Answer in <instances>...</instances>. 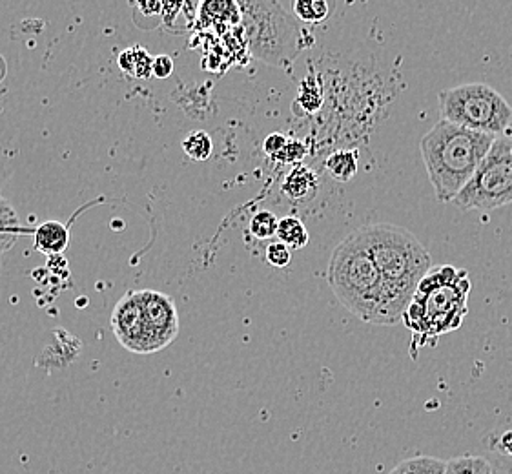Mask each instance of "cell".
Returning <instances> with one entry per match:
<instances>
[{"label": "cell", "mask_w": 512, "mask_h": 474, "mask_svg": "<svg viewBox=\"0 0 512 474\" xmlns=\"http://www.w3.org/2000/svg\"><path fill=\"white\" fill-rule=\"evenodd\" d=\"M356 232L383 276L381 325H396L403 320L421 279L431 270V254L407 228L390 223L365 225Z\"/></svg>", "instance_id": "cell-1"}, {"label": "cell", "mask_w": 512, "mask_h": 474, "mask_svg": "<svg viewBox=\"0 0 512 474\" xmlns=\"http://www.w3.org/2000/svg\"><path fill=\"white\" fill-rule=\"evenodd\" d=\"M471 290V276L465 268L431 267L401 320L412 336V352L432 347L445 334L460 329L469 314Z\"/></svg>", "instance_id": "cell-2"}, {"label": "cell", "mask_w": 512, "mask_h": 474, "mask_svg": "<svg viewBox=\"0 0 512 474\" xmlns=\"http://www.w3.org/2000/svg\"><path fill=\"white\" fill-rule=\"evenodd\" d=\"M494 139L496 135L474 132L443 119L423 135L421 157L438 201H454L482 165Z\"/></svg>", "instance_id": "cell-3"}, {"label": "cell", "mask_w": 512, "mask_h": 474, "mask_svg": "<svg viewBox=\"0 0 512 474\" xmlns=\"http://www.w3.org/2000/svg\"><path fill=\"white\" fill-rule=\"evenodd\" d=\"M327 278L334 296L350 314L365 323L381 325L383 276L356 230L332 252Z\"/></svg>", "instance_id": "cell-4"}, {"label": "cell", "mask_w": 512, "mask_h": 474, "mask_svg": "<svg viewBox=\"0 0 512 474\" xmlns=\"http://www.w3.org/2000/svg\"><path fill=\"white\" fill-rule=\"evenodd\" d=\"M250 53L277 68L288 66L301 50V28L277 0H236Z\"/></svg>", "instance_id": "cell-5"}, {"label": "cell", "mask_w": 512, "mask_h": 474, "mask_svg": "<svg viewBox=\"0 0 512 474\" xmlns=\"http://www.w3.org/2000/svg\"><path fill=\"white\" fill-rule=\"evenodd\" d=\"M440 117L474 132L503 135L512 124V106L485 83L461 84L438 95Z\"/></svg>", "instance_id": "cell-6"}, {"label": "cell", "mask_w": 512, "mask_h": 474, "mask_svg": "<svg viewBox=\"0 0 512 474\" xmlns=\"http://www.w3.org/2000/svg\"><path fill=\"white\" fill-rule=\"evenodd\" d=\"M456 207L491 212L512 203V137L496 135L471 181L452 201Z\"/></svg>", "instance_id": "cell-7"}, {"label": "cell", "mask_w": 512, "mask_h": 474, "mask_svg": "<svg viewBox=\"0 0 512 474\" xmlns=\"http://www.w3.org/2000/svg\"><path fill=\"white\" fill-rule=\"evenodd\" d=\"M112 329L117 341L126 351L150 354L148 325L139 290L124 294L112 312Z\"/></svg>", "instance_id": "cell-8"}, {"label": "cell", "mask_w": 512, "mask_h": 474, "mask_svg": "<svg viewBox=\"0 0 512 474\" xmlns=\"http://www.w3.org/2000/svg\"><path fill=\"white\" fill-rule=\"evenodd\" d=\"M143 301L150 354L163 351L179 334V314L174 299L157 290H139Z\"/></svg>", "instance_id": "cell-9"}, {"label": "cell", "mask_w": 512, "mask_h": 474, "mask_svg": "<svg viewBox=\"0 0 512 474\" xmlns=\"http://www.w3.org/2000/svg\"><path fill=\"white\" fill-rule=\"evenodd\" d=\"M35 250L46 256H59L70 245V230L61 221H46L33 232Z\"/></svg>", "instance_id": "cell-10"}, {"label": "cell", "mask_w": 512, "mask_h": 474, "mask_svg": "<svg viewBox=\"0 0 512 474\" xmlns=\"http://www.w3.org/2000/svg\"><path fill=\"white\" fill-rule=\"evenodd\" d=\"M281 190L292 201L314 199L318 192V176L308 166L296 165L288 172Z\"/></svg>", "instance_id": "cell-11"}, {"label": "cell", "mask_w": 512, "mask_h": 474, "mask_svg": "<svg viewBox=\"0 0 512 474\" xmlns=\"http://www.w3.org/2000/svg\"><path fill=\"white\" fill-rule=\"evenodd\" d=\"M119 66L126 75L134 77V79H148L150 75H154V57L144 50L141 46L128 48L119 55Z\"/></svg>", "instance_id": "cell-12"}, {"label": "cell", "mask_w": 512, "mask_h": 474, "mask_svg": "<svg viewBox=\"0 0 512 474\" xmlns=\"http://www.w3.org/2000/svg\"><path fill=\"white\" fill-rule=\"evenodd\" d=\"M443 474H494V464L487 454H465L447 460Z\"/></svg>", "instance_id": "cell-13"}, {"label": "cell", "mask_w": 512, "mask_h": 474, "mask_svg": "<svg viewBox=\"0 0 512 474\" xmlns=\"http://www.w3.org/2000/svg\"><path fill=\"white\" fill-rule=\"evenodd\" d=\"M276 237L277 241L285 243L290 250H299V248L307 247L308 239H310L305 223L296 216L279 219Z\"/></svg>", "instance_id": "cell-14"}, {"label": "cell", "mask_w": 512, "mask_h": 474, "mask_svg": "<svg viewBox=\"0 0 512 474\" xmlns=\"http://www.w3.org/2000/svg\"><path fill=\"white\" fill-rule=\"evenodd\" d=\"M327 172L332 179L349 183L358 174V154L352 150H339L327 159Z\"/></svg>", "instance_id": "cell-15"}, {"label": "cell", "mask_w": 512, "mask_h": 474, "mask_svg": "<svg viewBox=\"0 0 512 474\" xmlns=\"http://www.w3.org/2000/svg\"><path fill=\"white\" fill-rule=\"evenodd\" d=\"M445 460L434 456H416L403 460L396 465L390 474H443L445 473Z\"/></svg>", "instance_id": "cell-16"}, {"label": "cell", "mask_w": 512, "mask_h": 474, "mask_svg": "<svg viewBox=\"0 0 512 474\" xmlns=\"http://www.w3.org/2000/svg\"><path fill=\"white\" fill-rule=\"evenodd\" d=\"M183 150L194 161H206L214 152V143H212L210 134H206L205 130H195L183 139Z\"/></svg>", "instance_id": "cell-17"}, {"label": "cell", "mask_w": 512, "mask_h": 474, "mask_svg": "<svg viewBox=\"0 0 512 474\" xmlns=\"http://www.w3.org/2000/svg\"><path fill=\"white\" fill-rule=\"evenodd\" d=\"M292 8L297 19L307 24H319L325 21L330 13L327 0H294Z\"/></svg>", "instance_id": "cell-18"}, {"label": "cell", "mask_w": 512, "mask_h": 474, "mask_svg": "<svg viewBox=\"0 0 512 474\" xmlns=\"http://www.w3.org/2000/svg\"><path fill=\"white\" fill-rule=\"evenodd\" d=\"M277 227H279V219L270 210H259L250 219V234L256 237V239H261V241H267V239L276 237Z\"/></svg>", "instance_id": "cell-19"}, {"label": "cell", "mask_w": 512, "mask_h": 474, "mask_svg": "<svg viewBox=\"0 0 512 474\" xmlns=\"http://www.w3.org/2000/svg\"><path fill=\"white\" fill-rule=\"evenodd\" d=\"M307 155V146L297 139H288L287 145L283 146V150L272 157L277 163H285V165H297L303 157Z\"/></svg>", "instance_id": "cell-20"}, {"label": "cell", "mask_w": 512, "mask_h": 474, "mask_svg": "<svg viewBox=\"0 0 512 474\" xmlns=\"http://www.w3.org/2000/svg\"><path fill=\"white\" fill-rule=\"evenodd\" d=\"M265 256H267L268 263L276 268L288 267V265H290V259H292L290 248H288L285 243H281V241L270 243L267 247V252H265Z\"/></svg>", "instance_id": "cell-21"}, {"label": "cell", "mask_w": 512, "mask_h": 474, "mask_svg": "<svg viewBox=\"0 0 512 474\" xmlns=\"http://www.w3.org/2000/svg\"><path fill=\"white\" fill-rule=\"evenodd\" d=\"M30 232L31 230L24 227L0 228V254L8 252L19 241V237L26 236Z\"/></svg>", "instance_id": "cell-22"}, {"label": "cell", "mask_w": 512, "mask_h": 474, "mask_svg": "<svg viewBox=\"0 0 512 474\" xmlns=\"http://www.w3.org/2000/svg\"><path fill=\"white\" fill-rule=\"evenodd\" d=\"M15 227H21L19 216H17L15 208L11 207L10 203L0 196V228Z\"/></svg>", "instance_id": "cell-23"}, {"label": "cell", "mask_w": 512, "mask_h": 474, "mask_svg": "<svg viewBox=\"0 0 512 474\" xmlns=\"http://www.w3.org/2000/svg\"><path fill=\"white\" fill-rule=\"evenodd\" d=\"M174 68L175 64L172 61V57H168V55H157V57H154L152 72H154L157 79H168L174 73Z\"/></svg>", "instance_id": "cell-24"}, {"label": "cell", "mask_w": 512, "mask_h": 474, "mask_svg": "<svg viewBox=\"0 0 512 474\" xmlns=\"http://www.w3.org/2000/svg\"><path fill=\"white\" fill-rule=\"evenodd\" d=\"M288 137H285L283 134H272L268 135L267 139H265V152H267L270 157H276L281 150H283V146L287 145Z\"/></svg>", "instance_id": "cell-25"}, {"label": "cell", "mask_w": 512, "mask_h": 474, "mask_svg": "<svg viewBox=\"0 0 512 474\" xmlns=\"http://www.w3.org/2000/svg\"><path fill=\"white\" fill-rule=\"evenodd\" d=\"M492 464H494V474H512V458L502 453L491 454Z\"/></svg>", "instance_id": "cell-26"}, {"label": "cell", "mask_w": 512, "mask_h": 474, "mask_svg": "<svg viewBox=\"0 0 512 474\" xmlns=\"http://www.w3.org/2000/svg\"><path fill=\"white\" fill-rule=\"evenodd\" d=\"M492 451L505 454L512 458V429L507 433L500 434L494 442H492Z\"/></svg>", "instance_id": "cell-27"}, {"label": "cell", "mask_w": 512, "mask_h": 474, "mask_svg": "<svg viewBox=\"0 0 512 474\" xmlns=\"http://www.w3.org/2000/svg\"><path fill=\"white\" fill-rule=\"evenodd\" d=\"M0 64H4V61H2V57H0ZM2 75H4V73H0V79H2Z\"/></svg>", "instance_id": "cell-28"}, {"label": "cell", "mask_w": 512, "mask_h": 474, "mask_svg": "<svg viewBox=\"0 0 512 474\" xmlns=\"http://www.w3.org/2000/svg\"><path fill=\"white\" fill-rule=\"evenodd\" d=\"M0 267H2V261H0Z\"/></svg>", "instance_id": "cell-29"}]
</instances>
